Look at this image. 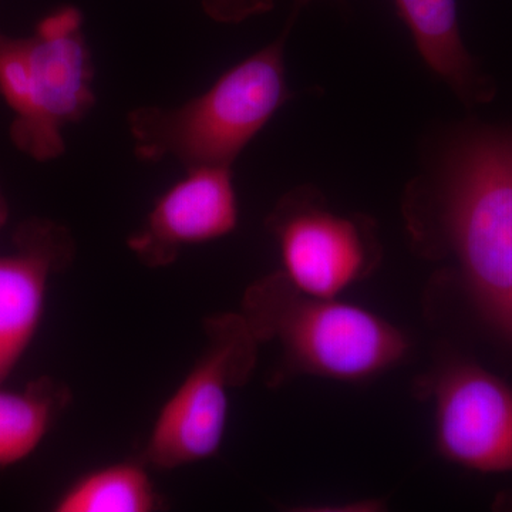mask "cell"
<instances>
[{
	"mask_svg": "<svg viewBox=\"0 0 512 512\" xmlns=\"http://www.w3.org/2000/svg\"><path fill=\"white\" fill-rule=\"evenodd\" d=\"M447 165V227L464 281L483 318L510 339L512 137L473 134Z\"/></svg>",
	"mask_w": 512,
	"mask_h": 512,
	"instance_id": "3",
	"label": "cell"
},
{
	"mask_svg": "<svg viewBox=\"0 0 512 512\" xmlns=\"http://www.w3.org/2000/svg\"><path fill=\"white\" fill-rule=\"evenodd\" d=\"M313 2V0H295V9H293V18H295L296 13H299V10L303 8V6L309 5V3Z\"/></svg>",
	"mask_w": 512,
	"mask_h": 512,
	"instance_id": "15",
	"label": "cell"
},
{
	"mask_svg": "<svg viewBox=\"0 0 512 512\" xmlns=\"http://www.w3.org/2000/svg\"><path fill=\"white\" fill-rule=\"evenodd\" d=\"M204 12L215 22L239 23L274 8V0H202Z\"/></svg>",
	"mask_w": 512,
	"mask_h": 512,
	"instance_id": "13",
	"label": "cell"
},
{
	"mask_svg": "<svg viewBox=\"0 0 512 512\" xmlns=\"http://www.w3.org/2000/svg\"><path fill=\"white\" fill-rule=\"evenodd\" d=\"M238 221L232 168L195 167L157 198L127 247L148 268H165L185 248L227 237Z\"/></svg>",
	"mask_w": 512,
	"mask_h": 512,
	"instance_id": "8",
	"label": "cell"
},
{
	"mask_svg": "<svg viewBox=\"0 0 512 512\" xmlns=\"http://www.w3.org/2000/svg\"><path fill=\"white\" fill-rule=\"evenodd\" d=\"M62 383L40 377L22 390L0 386V468L15 466L32 456L69 403Z\"/></svg>",
	"mask_w": 512,
	"mask_h": 512,
	"instance_id": "11",
	"label": "cell"
},
{
	"mask_svg": "<svg viewBox=\"0 0 512 512\" xmlns=\"http://www.w3.org/2000/svg\"><path fill=\"white\" fill-rule=\"evenodd\" d=\"M284 35L222 74L207 92L177 107L141 106L127 114L137 158L232 168L244 148L292 99Z\"/></svg>",
	"mask_w": 512,
	"mask_h": 512,
	"instance_id": "1",
	"label": "cell"
},
{
	"mask_svg": "<svg viewBox=\"0 0 512 512\" xmlns=\"http://www.w3.org/2000/svg\"><path fill=\"white\" fill-rule=\"evenodd\" d=\"M261 340H276L295 372L357 382L403 359L409 342L399 329L359 306L305 295L282 272L248 289L244 312Z\"/></svg>",
	"mask_w": 512,
	"mask_h": 512,
	"instance_id": "2",
	"label": "cell"
},
{
	"mask_svg": "<svg viewBox=\"0 0 512 512\" xmlns=\"http://www.w3.org/2000/svg\"><path fill=\"white\" fill-rule=\"evenodd\" d=\"M436 437L441 456L480 473L512 471V389L470 362L436 379Z\"/></svg>",
	"mask_w": 512,
	"mask_h": 512,
	"instance_id": "7",
	"label": "cell"
},
{
	"mask_svg": "<svg viewBox=\"0 0 512 512\" xmlns=\"http://www.w3.org/2000/svg\"><path fill=\"white\" fill-rule=\"evenodd\" d=\"M510 340H512V332H511Z\"/></svg>",
	"mask_w": 512,
	"mask_h": 512,
	"instance_id": "17",
	"label": "cell"
},
{
	"mask_svg": "<svg viewBox=\"0 0 512 512\" xmlns=\"http://www.w3.org/2000/svg\"><path fill=\"white\" fill-rule=\"evenodd\" d=\"M9 220V204L6 201L5 194H3L2 185H0V229L5 227L6 222Z\"/></svg>",
	"mask_w": 512,
	"mask_h": 512,
	"instance_id": "14",
	"label": "cell"
},
{
	"mask_svg": "<svg viewBox=\"0 0 512 512\" xmlns=\"http://www.w3.org/2000/svg\"><path fill=\"white\" fill-rule=\"evenodd\" d=\"M282 275L316 298H336L376 264V245L362 221L320 207L309 190L286 194L269 215Z\"/></svg>",
	"mask_w": 512,
	"mask_h": 512,
	"instance_id": "6",
	"label": "cell"
},
{
	"mask_svg": "<svg viewBox=\"0 0 512 512\" xmlns=\"http://www.w3.org/2000/svg\"><path fill=\"white\" fill-rule=\"evenodd\" d=\"M28 40V104L13 119L9 136L20 153L39 163L66 153L63 130L96 106L92 50L83 13L74 6L49 13Z\"/></svg>",
	"mask_w": 512,
	"mask_h": 512,
	"instance_id": "5",
	"label": "cell"
},
{
	"mask_svg": "<svg viewBox=\"0 0 512 512\" xmlns=\"http://www.w3.org/2000/svg\"><path fill=\"white\" fill-rule=\"evenodd\" d=\"M205 348L158 412L143 461L171 471L210 460L227 431L229 397L254 370L261 340L242 313L205 320Z\"/></svg>",
	"mask_w": 512,
	"mask_h": 512,
	"instance_id": "4",
	"label": "cell"
},
{
	"mask_svg": "<svg viewBox=\"0 0 512 512\" xmlns=\"http://www.w3.org/2000/svg\"><path fill=\"white\" fill-rule=\"evenodd\" d=\"M76 245L66 227L32 218L13 235V249L0 255V386L35 339L53 276L72 264Z\"/></svg>",
	"mask_w": 512,
	"mask_h": 512,
	"instance_id": "9",
	"label": "cell"
},
{
	"mask_svg": "<svg viewBox=\"0 0 512 512\" xmlns=\"http://www.w3.org/2000/svg\"><path fill=\"white\" fill-rule=\"evenodd\" d=\"M56 512H151L160 507L146 463L120 461L77 478L57 498Z\"/></svg>",
	"mask_w": 512,
	"mask_h": 512,
	"instance_id": "12",
	"label": "cell"
},
{
	"mask_svg": "<svg viewBox=\"0 0 512 512\" xmlns=\"http://www.w3.org/2000/svg\"><path fill=\"white\" fill-rule=\"evenodd\" d=\"M503 507H511L512 508V497H505V501H503Z\"/></svg>",
	"mask_w": 512,
	"mask_h": 512,
	"instance_id": "16",
	"label": "cell"
},
{
	"mask_svg": "<svg viewBox=\"0 0 512 512\" xmlns=\"http://www.w3.org/2000/svg\"><path fill=\"white\" fill-rule=\"evenodd\" d=\"M394 2L427 66L466 103L490 99V87L481 79L476 60L461 39L457 0Z\"/></svg>",
	"mask_w": 512,
	"mask_h": 512,
	"instance_id": "10",
	"label": "cell"
}]
</instances>
